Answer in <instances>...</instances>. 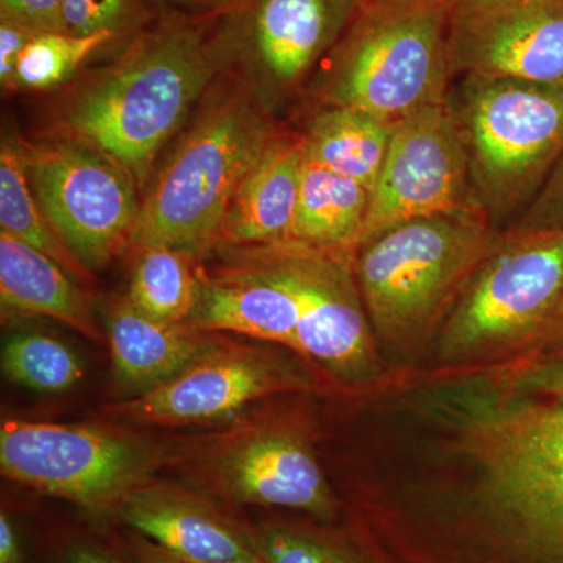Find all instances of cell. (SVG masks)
Listing matches in <instances>:
<instances>
[{"label":"cell","instance_id":"obj_1","mask_svg":"<svg viewBox=\"0 0 563 563\" xmlns=\"http://www.w3.org/2000/svg\"><path fill=\"white\" fill-rule=\"evenodd\" d=\"M428 413L466 479L418 492V563H563V352L442 374Z\"/></svg>","mask_w":563,"mask_h":563},{"label":"cell","instance_id":"obj_2","mask_svg":"<svg viewBox=\"0 0 563 563\" xmlns=\"http://www.w3.org/2000/svg\"><path fill=\"white\" fill-rule=\"evenodd\" d=\"M214 16L172 13L70 92L62 128L121 165L136 187L225 62Z\"/></svg>","mask_w":563,"mask_h":563},{"label":"cell","instance_id":"obj_3","mask_svg":"<svg viewBox=\"0 0 563 563\" xmlns=\"http://www.w3.org/2000/svg\"><path fill=\"white\" fill-rule=\"evenodd\" d=\"M563 352V228L499 233L433 340V374Z\"/></svg>","mask_w":563,"mask_h":563},{"label":"cell","instance_id":"obj_4","mask_svg":"<svg viewBox=\"0 0 563 563\" xmlns=\"http://www.w3.org/2000/svg\"><path fill=\"white\" fill-rule=\"evenodd\" d=\"M499 233L485 211L401 222L361 244L355 274L377 347L412 355L435 340Z\"/></svg>","mask_w":563,"mask_h":563},{"label":"cell","instance_id":"obj_5","mask_svg":"<svg viewBox=\"0 0 563 563\" xmlns=\"http://www.w3.org/2000/svg\"><path fill=\"white\" fill-rule=\"evenodd\" d=\"M454 0H361L322 60L321 106L347 107L396 122L448 101L454 73Z\"/></svg>","mask_w":563,"mask_h":563},{"label":"cell","instance_id":"obj_6","mask_svg":"<svg viewBox=\"0 0 563 563\" xmlns=\"http://www.w3.org/2000/svg\"><path fill=\"white\" fill-rule=\"evenodd\" d=\"M274 135L251 91L214 99L141 202L131 246H166L191 258L217 246L233 196Z\"/></svg>","mask_w":563,"mask_h":563},{"label":"cell","instance_id":"obj_7","mask_svg":"<svg viewBox=\"0 0 563 563\" xmlns=\"http://www.w3.org/2000/svg\"><path fill=\"white\" fill-rule=\"evenodd\" d=\"M448 106L490 220L532 202L563 157V81L465 74Z\"/></svg>","mask_w":563,"mask_h":563},{"label":"cell","instance_id":"obj_8","mask_svg":"<svg viewBox=\"0 0 563 563\" xmlns=\"http://www.w3.org/2000/svg\"><path fill=\"white\" fill-rule=\"evenodd\" d=\"M21 147L44 217L88 273L131 246L141 210L131 174L70 136Z\"/></svg>","mask_w":563,"mask_h":563},{"label":"cell","instance_id":"obj_9","mask_svg":"<svg viewBox=\"0 0 563 563\" xmlns=\"http://www.w3.org/2000/svg\"><path fill=\"white\" fill-rule=\"evenodd\" d=\"M263 254L295 292L298 352L346 388L373 384L383 374L379 347L363 303L354 247L299 242L265 244Z\"/></svg>","mask_w":563,"mask_h":563},{"label":"cell","instance_id":"obj_10","mask_svg":"<svg viewBox=\"0 0 563 563\" xmlns=\"http://www.w3.org/2000/svg\"><path fill=\"white\" fill-rule=\"evenodd\" d=\"M144 451L90 426L5 420L0 428L3 476L96 512H113L143 484Z\"/></svg>","mask_w":563,"mask_h":563},{"label":"cell","instance_id":"obj_11","mask_svg":"<svg viewBox=\"0 0 563 563\" xmlns=\"http://www.w3.org/2000/svg\"><path fill=\"white\" fill-rule=\"evenodd\" d=\"M461 211L485 210L446 101L396 122L358 246L401 222Z\"/></svg>","mask_w":563,"mask_h":563},{"label":"cell","instance_id":"obj_12","mask_svg":"<svg viewBox=\"0 0 563 563\" xmlns=\"http://www.w3.org/2000/svg\"><path fill=\"white\" fill-rule=\"evenodd\" d=\"M361 0H239L218 16L225 60L240 58L274 90L298 87L328 57Z\"/></svg>","mask_w":563,"mask_h":563},{"label":"cell","instance_id":"obj_13","mask_svg":"<svg viewBox=\"0 0 563 563\" xmlns=\"http://www.w3.org/2000/svg\"><path fill=\"white\" fill-rule=\"evenodd\" d=\"M454 76L563 81V0H454Z\"/></svg>","mask_w":563,"mask_h":563},{"label":"cell","instance_id":"obj_14","mask_svg":"<svg viewBox=\"0 0 563 563\" xmlns=\"http://www.w3.org/2000/svg\"><path fill=\"white\" fill-rule=\"evenodd\" d=\"M307 387L301 374L268 352L217 343L165 384L110 407V415L139 424H190L220 420L266 396Z\"/></svg>","mask_w":563,"mask_h":563},{"label":"cell","instance_id":"obj_15","mask_svg":"<svg viewBox=\"0 0 563 563\" xmlns=\"http://www.w3.org/2000/svg\"><path fill=\"white\" fill-rule=\"evenodd\" d=\"M214 474V490L229 503L292 510L324 523L340 520L339 499L298 433H255L218 459Z\"/></svg>","mask_w":563,"mask_h":563},{"label":"cell","instance_id":"obj_16","mask_svg":"<svg viewBox=\"0 0 563 563\" xmlns=\"http://www.w3.org/2000/svg\"><path fill=\"white\" fill-rule=\"evenodd\" d=\"M235 265L198 273V295L185 324L201 332H232L298 352L299 307L290 285L261 247H229Z\"/></svg>","mask_w":563,"mask_h":563},{"label":"cell","instance_id":"obj_17","mask_svg":"<svg viewBox=\"0 0 563 563\" xmlns=\"http://www.w3.org/2000/svg\"><path fill=\"white\" fill-rule=\"evenodd\" d=\"M111 514L133 533L185 561L261 559L252 526L179 488L141 484Z\"/></svg>","mask_w":563,"mask_h":563},{"label":"cell","instance_id":"obj_18","mask_svg":"<svg viewBox=\"0 0 563 563\" xmlns=\"http://www.w3.org/2000/svg\"><path fill=\"white\" fill-rule=\"evenodd\" d=\"M302 162V136L276 133L233 196L218 244L254 247L288 242L298 207Z\"/></svg>","mask_w":563,"mask_h":563},{"label":"cell","instance_id":"obj_19","mask_svg":"<svg viewBox=\"0 0 563 563\" xmlns=\"http://www.w3.org/2000/svg\"><path fill=\"white\" fill-rule=\"evenodd\" d=\"M107 331L114 383L132 398L165 384L217 344L190 325L151 320L128 298L111 306Z\"/></svg>","mask_w":563,"mask_h":563},{"label":"cell","instance_id":"obj_20","mask_svg":"<svg viewBox=\"0 0 563 563\" xmlns=\"http://www.w3.org/2000/svg\"><path fill=\"white\" fill-rule=\"evenodd\" d=\"M76 279L43 252L0 231L2 309L65 322L87 339L103 335Z\"/></svg>","mask_w":563,"mask_h":563},{"label":"cell","instance_id":"obj_21","mask_svg":"<svg viewBox=\"0 0 563 563\" xmlns=\"http://www.w3.org/2000/svg\"><path fill=\"white\" fill-rule=\"evenodd\" d=\"M369 199L372 191L357 180L318 165L303 154L290 240L310 246L357 250Z\"/></svg>","mask_w":563,"mask_h":563},{"label":"cell","instance_id":"obj_22","mask_svg":"<svg viewBox=\"0 0 563 563\" xmlns=\"http://www.w3.org/2000/svg\"><path fill=\"white\" fill-rule=\"evenodd\" d=\"M395 124L365 111L321 106L303 133V154L373 191Z\"/></svg>","mask_w":563,"mask_h":563},{"label":"cell","instance_id":"obj_23","mask_svg":"<svg viewBox=\"0 0 563 563\" xmlns=\"http://www.w3.org/2000/svg\"><path fill=\"white\" fill-rule=\"evenodd\" d=\"M252 540L265 563H385L351 528L314 518H269L252 526Z\"/></svg>","mask_w":563,"mask_h":563},{"label":"cell","instance_id":"obj_24","mask_svg":"<svg viewBox=\"0 0 563 563\" xmlns=\"http://www.w3.org/2000/svg\"><path fill=\"white\" fill-rule=\"evenodd\" d=\"M0 231L43 252L77 282L91 279L92 274L74 257L44 217L33 195L21 144L7 139L0 150Z\"/></svg>","mask_w":563,"mask_h":563},{"label":"cell","instance_id":"obj_25","mask_svg":"<svg viewBox=\"0 0 563 563\" xmlns=\"http://www.w3.org/2000/svg\"><path fill=\"white\" fill-rule=\"evenodd\" d=\"M191 257L166 246L140 250L128 299L139 312L163 324H185L198 295Z\"/></svg>","mask_w":563,"mask_h":563},{"label":"cell","instance_id":"obj_26","mask_svg":"<svg viewBox=\"0 0 563 563\" xmlns=\"http://www.w3.org/2000/svg\"><path fill=\"white\" fill-rule=\"evenodd\" d=\"M2 369L11 383L40 393L69 390L84 368L76 352L46 333L25 332L3 344Z\"/></svg>","mask_w":563,"mask_h":563},{"label":"cell","instance_id":"obj_27","mask_svg":"<svg viewBox=\"0 0 563 563\" xmlns=\"http://www.w3.org/2000/svg\"><path fill=\"white\" fill-rule=\"evenodd\" d=\"M113 43L117 40L107 33L91 36L40 33L21 54L13 90H51L68 80L91 55Z\"/></svg>","mask_w":563,"mask_h":563},{"label":"cell","instance_id":"obj_28","mask_svg":"<svg viewBox=\"0 0 563 563\" xmlns=\"http://www.w3.org/2000/svg\"><path fill=\"white\" fill-rule=\"evenodd\" d=\"M152 2L154 0H63V25L70 35L107 33L117 41H132L161 21Z\"/></svg>","mask_w":563,"mask_h":563},{"label":"cell","instance_id":"obj_29","mask_svg":"<svg viewBox=\"0 0 563 563\" xmlns=\"http://www.w3.org/2000/svg\"><path fill=\"white\" fill-rule=\"evenodd\" d=\"M0 20L35 33L65 32L63 0H0Z\"/></svg>","mask_w":563,"mask_h":563},{"label":"cell","instance_id":"obj_30","mask_svg":"<svg viewBox=\"0 0 563 563\" xmlns=\"http://www.w3.org/2000/svg\"><path fill=\"white\" fill-rule=\"evenodd\" d=\"M517 225L525 229L563 228V157Z\"/></svg>","mask_w":563,"mask_h":563},{"label":"cell","instance_id":"obj_31","mask_svg":"<svg viewBox=\"0 0 563 563\" xmlns=\"http://www.w3.org/2000/svg\"><path fill=\"white\" fill-rule=\"evenodd\" d=\"M36 35L40 33L16 22L0 20V84L3 90H13L18 62Z\"/></svg>","mask_w":563,"mask_h":563},{"label":"cell","instance_id":"obj_32","mask_svg":"<svg viewBox=\"0 0 563 563\" xmlns=\"http://www.w3.org/2000/svg\"><path fill=\"white\" fill-rule=\"evenodd\" d=\"M125 553L131 563H265L262 559H233V561L191 562L176 558L139 533H132L125 542Z\"/></svg>","mask_w":563,"mask_h":563},{"label":"cell","instance_id":"obj_33","mask_svg":"<svg viewBox=\"0 0 563 563\" xmlns=\"http://www.w3.org/2000/svg\"><path fill=\"white\" fill-rule=\"evenodd\" d=\"M58 563H125L113 551L91 540H68L63 544Z\"/></svg>","mask_w":563,"mask_h":563},{"label":"cell","instance_id":"obj_34","mask_svg":"<svg viewBox=\"0 0 563 563\" xmlns=\"http://www.w3.org/2000/svg\"><path fill=\"white\" fill-rule=\"evenodd\" d=\"M0 563H27L20 528L7 510L0 514Z\"/></svg>","mask_w":563,"mask_h":563},{"label":"cell","instance_id":"obj_35","mask_svg":"<svg viewBox=\"0 0 563 563\" xmlns=\"http://www.w3.org/2000/svg\"><path fill=\"white\" fill-rule=\"evenodd\" d=\"M168 5L176 7L180 13L192 16H218L235 5L239 0H162Z\"/></svg>","mask_w":563,"mask_h":563}]
</instances>
